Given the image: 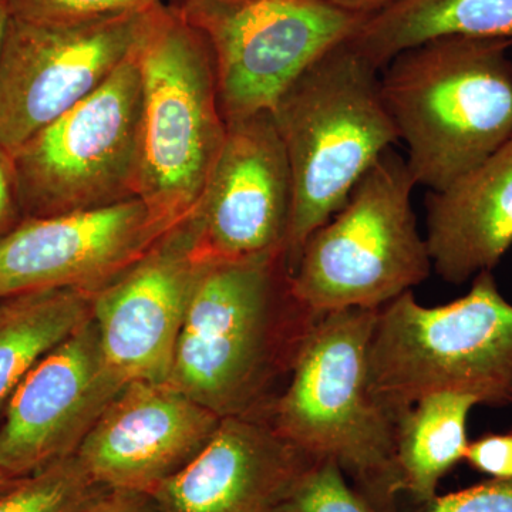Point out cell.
Returning a JSON list of instances; mask_svg holds the SVG:
<instances>
[{"instance_id": "e0dca14e", "label": "cell", "mask_w": 512, "mask_h": 512, "mask_svg": "<svg viewBox=\"0 0 512 512\" xmlns=\"http://www.w3.org/2000/svg\"><path fill=\"white\" fill-rule=\"evenodd\" d=\"M434 271L463 285L491 271L512 247V137L483 163L427 197Z\"/></svg>"}, {"instance_id": "52a82bcc", "label": "cell", "mask_w": 512, "mask_h": 512, "mask_svg": "<svg viewBox=\"0 0 512 512\" xmlns=\"http://www.w3.org/2000/svg\"><path fill=\"white\" fill-rule=\"evenodd\" d=\"M414 187L406 160L393 150L357 181L306 242L291 274L293 295L306 309H380L429 278L433 265L417 228Z\"/></svg>"}, {"instance_id": "6da1fadb", "label": "cell", "mask_w": 512, "mask_h": 512, "mask_svg": "<svg viewBox=\"0 0 512 512\" xmlns=\"http://www.w3.org/2000/svg\"><path fill=\"white\" fill-rule=\"evenodd\" d=\"M319 316L293 295L284 255L202 261L167 383L221 419L266 421L269 386Z\"/></svg>"}, {"instance_id": "f546056e", "label": "cell", "mask_w": 512, "mask_h": 512, "mask_svg": "<svg viewBox=\"0 0 512 512\" xmlns=\"http://www.w3.org/2000/svg\"><path fill=\"white\" fill-rule=\"evenodd\" d=\"M13 481L15 480H12V478L6 477L5 474L0 473V493H2L3 490H6Z\"/></svg>"}, {"instance_id": "277c9868", "label": "cell", "mask_w": 512, "mask_h": 512, "mask_svg": "<svg viewBox=\"0 0 512 512\" xmlns=\"http://www.w3.org/2000/svg\"><path fill=\"white\" fill-rule=\"evenodd\" d=\"M376 318L377 309L320 315L266 421L305 453L335 458L376 512H397L396 423L367 386Z\"/></svg>"}, {"instance_id": "30bf717a", "label": "cell", "mask_w": 512, "mask_h": 512, "mask_svg": "<svg viewBox=\"0 0 512 512\" xmlns=\"http://www.w3.org/2000/svg\"><path fill=\"white\" fill-rule=\"evenodd\" d=\"M147 15L86 23L9 18L0 52V146L15 153L96 92L133 52Z\"/></svg>"}, {"instance_id": "4dcf8cb0", "label": "cell", "mask_w": 512, "mask_h": 512, "mask_svg": "<svg viewBox=\"0 0 512 512\" xmlns=\"http://www.w3.org/2000/svg\"><path fill=\"white\" fill-rule=\"evenodd\" d=\"M174 2H178V0H174Z\"/></svg>"}, {"instance_id": "5b68a950", "label": "cell", "mask_w": 512, "mask_h": 512, "mask_svg": "<svg viewBox=\"0 0 512 512\" xmlns=\"http://www.w3.org/2000/svg\"><path fill=\"white\" fill-rule=\"evenodd\" d=\"M367 386L394 423L434 393L512 404V303L493 272L478 274L466 295L446 305H420L409 291L377 309Z\"/></svg>"}, {"instance_id": "ffe728a7", "label": "cell", "mask_w": 512, "mask_h": 512, "mask_svg": "<svg viewBox=\"0 0 512 512\" xmlns=\"http://www.w3.org/2000/svg\"><path fill=\"white\" fill-rule=\"evenodd\" d=\"M478 406L473 397L434 393L396 417V466L402 493L427 505L441 478L466 457L467 423Z\"/></svg>"}, {"instance_id": "8fae6325", "label": "cell", "mask_w": 512, "mask_h": 512, "mask_svg": "<svg viewBox=\"0 0 512 512\" xmlns=\"http://www.w3.org/2000/svg\"><path fill=\"white\" fill-rule=\"evenodd\" d=\"M292 175L271 111L227 121L197 207L185 220L200 261L284 255Z\"/></svg>"}, {"instance_id": "7402d4cb", "label": "cell", "mask_w": 512, "mask_h": 512, "mask_svg": "<svg viewBox=\"0 0 512 512\" xmlns=\"http://www.w3.org/2000/svg\"><path fill=\"white\" fill-rule=\"evenodd\" d=\"M269 512H376L335 458L319 457Z\"/></svg>"}, {"instance_id": "7c38bea8", "label": "cell", "mask_w": 512, "mask_h": 512, "mask_svg": "<svg viewBox=\"0 0 512 512\" xmlns=\"http://www.w3.org/2000/svg\"><path fill=\"white\" fill-rule=\"evenodd\" d=\"M124 386L107 363L90 318L13 393L0 420V473L18 480L76 456Z\"/></svg>"}, {"instance_id": "8992f818", "label": "cell", "mask_w": 512, "mask_h": 512, "mask_svg": "<svg viewBox=\"0 0 512 512\" xmlns=\"http://www.w3.org/2000/svg\"><path fill=\"white\" fill-rule=\"evenodd\" d=\"M141 79L137 197L168 229L200 201L227 134L211 47L174 5L148 12L136 49Z\"/></svg>"}, {"instance_id": "4fadbf2b", "label": "cell", "mask_w": 512, "mask_h": 512, "mask_svg": "<svg viewBox=\"0 0 512 512\" xmlns=\"http://www.w3.org/2000/svg\"><path fill=\"white\" fill-rule=\"evenodd\" d=\"M168 231L137 197L109 207L26 218L0 239V296L46 288L97 292Z\"/></svg>"}, {"instance_id": "3957f363", "label": "cell", "mask_w": 512, "mask_h": 512, "mask_svg": "<svg viewBox=\"0 0 512 512\" xmlns=\"http://www.w3.org/2000/svg\"><path fill=\"white\" fill-rule=\"evenodd\" d=\"M377 72L346 40L313 64L272 111L292 175L284 248L289 274L309 238L399 141Z\"/></svg>"}, {"instance_id": "2e32d148", "label": "cell", "mask_w": 512, "mask_h": 512, "mask_svg": "<svg viewBox=\"0 0 512 512\" xmlns=\"http://www.w3.org/2000/svg\"><path fill=\"white\" fill-rule=\"evenodd\" d=\"M315 460L268 421L224 417L200 453L150 497L160 512H269Z\"/></svg>"}, {"instance_id": "4316f807", "label": "cell", "mask_w": 512, "mask_h": 512, "mask_svg": "<svg viewBox=\"0 0 512 512\" xmlns=\"http://www.w3.org/2000/svg\"><path fill=\"white\" fill-rule=\"evenodd\" d=\"M82 512H160L150 495L106 490Z\"/></svg>"}, {"instance_id": "9a60e30c", "label": "cell", "mask_w": 512, "mask_h": 512, "mask_svg": "<svg viewBox=\"0 0 512 512\" xmlns=\"http://www.w3.org/2000/svg\"><path fill=\"white\" fill-rule=\"evenodd\" d=\"M221 417L168 383H127L76 457L106 490L150 495L197 456Z\"/></svg>"}, {"instance_id": "9c48e42d", "label": "cell", "mask_w": 512, "mask_h": 512, "mask_svg": "<svg viewBox=\"0 0 512 512\" xmlns=\"http://www.w3.org/2000/svg\"><path fill=\"white\" fill-rule=\"evenodd\" d=\"M140 117L133 50L96 92L13 153L25 220L136 198Z\"/></svg>"}, {"instance_id": "5bb4252c", "label": "cell", "mask_w": 512, "mask_h": 512, "mask_svg": "<svg viewBox=\"0 0 512 512\" xmlns=\"http://www.w3.org/2000/svg\"><path fill=\"white\" fill-rule=\"evenodd\" d=\"M187 222L93 293L101 349L124 383H167L201 265Z\"/></svg>"}, {"instance_id": "ac0fdd59", "label": "cell", "mask_w": 512, "mask_h": 512, "mask_svg": "<svg viewBox=\"0 0 512 512\" xmlns=\"http://www.w3.org/2000/svg\"><path fill=\"white\" fill-rule=\"evenodd\" d=\"M446 37L512 42V0H396L367 16L349 42L380 70L400 53Z\"/></svg>"}, {"instance_id": "d4e9b609", "label": "cell", "mask_w": 512, "mask_h": 512, "mask_svg": "<svg viewBox=\"0 0 512 512\" xmlns=\"http://www.w3.org/2000/svg\"><path fill=\"white\" fill-rule=\"evenodd\" d=\"M464 460L491 478L512 480V431L470 441Z\"/></svg>"}, {"instance_id": "ba28073f", "label": "cell", "mask_w": 512, "mask_h": 512, "mask_svg": "<svg viewBox=\"0 0 512 512\" xmlns=\"http://www.w3.org/2000/svg\"><path fill=\"white\" fill-rule=\"evenodd\" d=\"M174 6L211 47L225 121L272 113L367 18L328 0H178Z\"/></svg>"}, {"instance_id": "44dd1931", "label": "cell", "mask_w": 512, "mask_h": 512, "mask_svg": "<svg viewBox=\"0 0 512 512\" xmlns=\"http://www.w3.org/2000/svg\"><path fill=\"white\" fill-rule=\"evenodd\" d=\"M104 491L72 456L13 481L0 493V512H82Z\"/></svg>"}, {"instance_id": "83f0119b", "label": "cell", "mask_w": 512, "mask_h": 512, "mask_svg": "<svg viewBox=\"0 0 512 512\" xmlns=\"http://www.w3.org/2000/svg\"><path fill=\"white\" fill-rule=\"evenodd\" d=\"M339 8L349 10V12L359 13V15L370 16L392 5L396 0H328Z\"/></svg>"}, {"instance_id": "7a4b0ae2", "label": "cell", "mask_w": 512, "mask_h": 512, "mask_svg": "<svg viewBox=\"0 0 512 512\" xmlns=\"http://www.w3.org/2000/svg\"><path fill=\"white\" fill-rule=\"evenodd\" d=\"M510 40L446 37L406 50L380 83L416 185L440 191L512 137Z\"/></svg>"}, {"instance_id": "484cf974", "label": "cell", "mask_w": 512, "mask_h": 512, "mask_svg": "<svg viewBox=\"0 0 512 512\" xmlns=\"http://www.w3.org/2000/svg\"><path fill=\"white\" fill-rule=\"evenodd\" d=\"M25 220L13 153L0 146V239Z\"/></svg>"}, {"instance_id": "603a6c76", "label": "cell", "mask_w": 512, "mask_h": 512, "mask_svg": "<svg viewBox=\"0 0 512 512\" xmlns=\"http://www.w3.org/2000/svg\"><path fill=\"white\" fill-rule=\"evenodd\" d=\"M164 0H6L10 18L37 23H86L141 15Z\"/></svg>"}, {"instance_id": "cb8c5ba5", "label": "cell", "mask_w": 512, "mask_h": 512, "mask_svg": "<svg viewBox=\"0 0 512 512\" xmlns=\"http://www.w3.org/2000/svg\"><path fill=\"white\" fill-rule=\"evenodd\" d=\"M420 512H512V480L490 481L447 495H437Z\"/></svg>"}, {"instance_id": "d6986e66", "label": "cell", "mask_w": 512, "mask_h": 512, "mask_svg": "<svg viewBox=\"0 0 512 512\" xmlns=\"http://www.w3.org/2000/svg\"><path fill=\"white\" fill-rule=\"evenodd\" d=\"M93 293L46 288L0 296V420L33 367L92 318Z\"/></svg>"}, {"instance_id": "f1b7e54d", "label": "cell", "mask_w": 512, "mask_h": 512, "mask_svg": "<svg viewBox=\"0 0 512 512\" xmlns=\"http://www.w3.org/2000/svg\"><path fill=\"white\" fill-rule=\"evenodd\" d=\"M9 10L6 0H0V52H2L3 37H5L6 26L9 22Z\"/></svg>"}]
</instances>
